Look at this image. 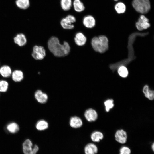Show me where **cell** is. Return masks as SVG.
Listing matches in <instances>:
<instances>
[{
  "mask_svg": "<svg viewBox=\"0 0 154 154\" xmlns=\"http://www.w3.org/2000/svg\"><path fill=\"white\" fill-rule=\"evenodd\" d=\"M85 118L88 121L91 122L95 121L98 118V114L94 109L90 108L86 110L84 113Z\"/></svg>",
  "mask_w": 154,
  "mask_h": 154,
  "instance_id": "8",
  "label": "cell"
},
{
  "mask_svg": "<svg viewBox=\"0 0 154 154\" xmlns=\"http://www.w3.org/2000/svg\"><path fill=\"white\" fill-rule=\"evenodd\" d=\"M98 151L97 146L93 143H90L87 144L84 148L85 154H96Z\"/></svg>",
  "mask_w": 154,
  "mask_h": 154,
  "instance_id": "15",
  "label": "cell"
},
{
  "mask_svg": "<svg viewBox=\"0 0 154 154\" xmlns=\"http://www.w3.org/2000/svg\"><path fill=\"white\" fill-rule=\"evenodd\" d=\"M131 152L130 148L126 146L122 147L119 151V154H131Z\"/></svg>",
  "mask_w": 154,
  "mask_h": 154,
  "instance_id": "29",
  "label": "cell"
},
{
  "mask_svg": "<svg viewBox=\"0 0 154 154\" xmlns=\"http://www.w3.org/2000/svg\"><path fill=\"white\" fill-rule=\"evenodd\" d=\"M46 56V50L42 46L35 45L33 48L32 56L37 60L43 59Z\"/></svg>",
  "mask_w": 154,
  "mask_h": 154,
  "instance_id": "5",
  "label": "cell"
},
{
  "mask_svg": "<svg viewBox=\"0 0 154 154\" xmlns=\"http://www.w3.org/2000/svg\"><path fill=\"white\" fill-rule=\"evenodd\" d=\"M72 5L74 10L77 12H82L85 9L84 5L80 0H74L72 2Z\"/></svg>",
  "mask_w": 154,
  "mask_h": 154,
  "instance_id": "18",
  "label": "cell"
},
{
  "mask_svg": "<svg viewBox=\"0 0 154 154\" xmlns=\"http://www.w3.org/2000/svg\"><path fill=\"white\" fill-rule=\"evenodd\" d=\"M16 4L18 7L23 9H27L30 5L29 0H17Z\"/></svg>",
  "mask_w": 154,
  "mask_h": 154,
  "instance_id": "24",
  "label": "cell"
},
{
  "mask_svg": "<svg viewBox=\"0 0 154 154\" xmlns=\"http://www.w3.org/2000/svg\"><path fill=\"white\" fill-rule=\"evenodd\" d=\"M91 139L92 140L95 142H99L104 138L103 134L99 131H95L91 134Z\"/></svg>",
  "mask_w": 154,
  "mask_h": 154,
  "instance_id": "21",
  "label": "cell"
},
{
  "mask_svg": "<svg viewBox=\"0 0 154 154\" xmlns=\"http://www.w3.org/2000/svg\"><path fill=\"white\" fill-rule=\"evenodd\" d=\"M60 4L62 9L65 11L70 10L72 6V0H60Z\"/></svg>",
  "mask_w": 154,
  "mask_h": 154,
  "instance_id": "23",
  "label": "cell"
},
{
  "mask_svg": "<svg viewBox=\"0 0 154 154\" xmlns=\"http://www.w3.org/2000/svg\"><path fill=\"white\" fill-rule=\"evenodd\" d=\"M151 148L153 151H154V143H153L151 145Z\"/></svg>",
  "mask_w": 154,
  "mask_h": 154,
  "instance_id": "31",
  "label": "cell"
},
{
  "mask_svg": "<svg viewBox=\"0 0 154 154\" xmlns=\"http://www.w3.org/2000/svg\"><path fill=\"white\" fill-rule=\"evenodd\" d=\"M69 124L72 127L77 128L82 126L83 122L80 118L77 116H74L70 118Z\"/></svg>",
  "mask_w": 154,
  "mask_h": 154,
  "instance_id": "13",
  "label": "cell"
},
{
  "mask_svg": "<svg viewBox=\"0 0 154 154\" xmlns=\"http://www.w3.org/2000/svg\"><path fill=\"white\" fill-rule=\"evenodd\" d=\"M12 73L11 67L8 65H4L0 68V74L3 77L8 78L11 76Z\"/></svg>",
  "mask_w": 154,
  "mask_h": 154,
  "instance_id": "17",
  "label": "cell"
},
{
  "mask_svg": "<svg viewBox=\"0 0 154 154\" xmlns=\"http://www.w3.org/2000/svg\"><path fill=\"white\" fill-rule=\"evenodd\" d=\"M9 84L7 81L4 80H0V92H6L7 90Z\"/></svg>",
  "mask_w": 154,
  "mask_h": 154,
  "instance_id": "28",
  "label": "cell"
},
{
  "mask_svg": "<svg viewBox=\"0 0 154 154\" xmlns=\"http://www.w3.org/2000/svg\"><path fill=\"white\" fill-rule=\"evenodd\" d=\"M48 47L50 51L57 57L67 56L70 49V45L67 42L64 41L63 44H61L58 38L55 37H52L49 39Z\"/></svg>",
  "mask_w": 154,
  "mask_h": 154,
  "instance_id": "1",
  "label": "cell"
},
{
  "mask_svg": "<svg viewBox=\"0 0 154 154\" xmlns=\"http://www.w3.org/2000/svg\"><path fill=\"white\" fill-rule=\"evenodd\" d=\"M13 40L15 44L20 47L25 46L27 42L26 37L22 33L17 34L14 37Z\"/></svg>",
  "mask_w": 154,
  "mask_h": 154,
  "instance_id": "11",
  "label": "cell"
},
{
  "mask_svg": "<svg viewBox=\"0 0 154 154\" xmlns=\"http://www.w3.org/2000/svg\"><path fill=\"white\" fill-rule=\"evenodd\" d=\"M33 147L32 141L29 139H26L22 144V149L23 153L30 154Z\"/></svg>",
  "mask_w": 154,
  "mask_h": 154,
  "instance_id": "14",
  "label": "cell"
},
{
  "mask_svg": "<svg viewBox=\"0 0 154 154\" xmlns=\"http://www.w3.org/2000/svg\"><path fill=\"white\" fill-rule=\"evenodd\" d=\"M143 92L145 97L150 100H153L154 98V91L150 90L147 85H145L143 89Z\"/></svg>",
  "mask_w": 154,
  "mask_h": 154,
  "instance_id": "19",
  "label": "cell"
},
{
  "mask_svg": "<svg viewBox=\"0 0 154 154\" xmlns=\"http://www.w3.org/2000/svg\"><path fill=\"white\" fill-rule=\"evenodd\" d=\"M82 23L84 26L88 28H91L95 26L96 20L93 16L88 15L84 17L82 20Z\"/></svg>",
  "mask_w": 154,
  "mask_h": 154,
  "instance_id": "9",
  "label": "cell"
},
{
  "mask_svg": "<svg viewBox=\"0 0 154 154\" xmlns=\"http://www.w3.org/2000/svg\"><path fill=\"white\" fill-rule=\"evenodd\" d=\"M11 76L12 80L15 82H19L24 78L23 72L20 70H16L12 72Z\"/></svg>",
  "mask_w": 154,
  "mask_h": 154,
  "instance_id": "16",
  "label": "cell"
},
{
  "mask_svg": "<svg viewBox=\"0 0 154 154\" xmlns=\"http://www.w3.org/2000/svg\"><path fill=\"white\" fill-rule=\"evenodd\" d=\"M114 0L115 1H118V0Z\"/></svg>",
  "mask_w": 154,
  "mask_h": 154,
  "instance_id": "32",
  "label": "cell"
},
{
  "mask_svg": "<svg viewBox=\"0 0 154 154\" xmlns=\"http://www.w3.org/2000/svg\"><path fill=\"white\" fill-rule=\"evenodd\" d=\"M39 149L38 145H35L33 146L32 149L30 154H36Z\"/></svg>",
  "mask_w": 154,
  "mask_h": 154,
  "instance_id": "30",
  "label": "cell"
},
{
  "mask_svg": "<svg viewBox=\"0 0 154 154\" xmlns=\"http://www.w3.org/2000/svg\"><path fill=\"white\" fill-rule=\"evenodd\" d=\"M34 96L38 102L41 104L46 103L48 98L47 95L40 90H38L35 91Z\"/></svg>",
  "mask_w": 154,
  "mask_h": 154,
  "instance_id": "10",
  "label": "cell"
},
{
  "mask_svg": "<svg viewBox=\"0 0 154 154\" xmlns=\"http://www.w3.org/2000/svg\"><path fill=\"white\" fill-rule=\"evenodd\" d=\"M132 5L136 11L142 14L147 13L151 9L149 0H133Z\"/></svg>",
  "mask_w": 154,
  "mask_h": 154,
  "instance_id": "3",
  "label": "cell"
},
{
  "mask_svg": "<svg viewBox=\"0 0 154 154\" xmlns=\"http://www.w3.org/2000/svg\"><path fill=\"white\" fill-rule=\"evenodd\" d=\"M116 140L121 144L125 143L127 139V135L126 132L123 129L117 130L115 135Z\"/></svg>",
  "mask_w": 154,
  "mask_h": 154,
  "instance_id": "7",
  "label": "cell"
},
{
  "mask_svg": "<svg viewBox=\"0 0 154 154\" xmlns=\"http://www.w3.org/2000/svg\"><path fill=\"white\" fill-rule=\"evenodd\" d=\"M115 9L117 13L118 14L124 13L126 10L125 5L122 2H119L115 5Z\"/></svg>",
  "mask_w": 154,
  "mask_h": 154,
  "instance_id": "25",
  "label": "cell"
},
{
  "mask_svg": "<svg viewBox=\"0 0 154 154\" xmlns=\"http://www.w3.org/2000/svg\"><path fill=\"white\" fill-rule=\"evenodd\" d=\"M91 44L93 49L96 52L103 53L108 48V40L104 35L94 37L92 39Z\"/></svg>",
  "mask_w": 154,
  "mask_h": 154,
  "instance_id": "2",
  "label": "cell"
},
{
  "mask_svg": "<svg viewBox=\"0 0 154 154\" xmlns=\"http://www.w3.org/2000/svg\"><path fill=\"white\" fill-rule=\"evenodd\" d=\"M36 129L39 131L45 130L48 127V124L45 120H40L37 122L36 124Z\"/></svg>",
  "mask_w": 154,
  "mask_h": 154,
  "instance_id": "22",
  "label": "cell"
},
{
  "mask_svg": "<svg viewBox=\"0 0 154 154\" xmlns=\"http://www.w3.org/2000/svg\"><path fill=\"white\" fill-rule=\"evenodd\" d=\"M6 129L9 132L13 134L17 133L19 130V128L17 123L12 122L7 125Z\"/></svg>",
  "mask_w": 154,
  "mask_h": 154,
  "instance_id": "20",
  "label": "cell"
},
{
  "mask_svg": "<svg viewBox=\"0 0 154 154\" xmlns=\"http://www.w3.org/2000/svg\"><path fill=\"white\" fill-rule=\"evenodd\" d=\"M106 111L109 112L110 110L114 106V100L112 99H108L106 100L104 103Z\"/></svg>",
  "mask_w": 154,
  "mask_h": 154,
  "instance_id": "27",
  "label": "cell"
},
{
  "mask_svg": "<svg viewBox=\"0 0 154 154\" xmlns=\"http://www.w3.org/2000/svg\"><path fill=\"white\" fill-rule=\"evenodd\" d=\"M135 26L138 30L141 31L149 28L150 24L149 23V19L144 15L142 14L140 16L138 21L136 23Z\"/></svg>",
  "mask_w": 154,
  "mask_h": 154,
  "instance_id": "6",
  "label": "cell"
},
{
  "mask_svg": "<svg viewBox=\"0 0 154 154\" xmlns=\"http://www.w3.org/2000/svg\"><path fill=\"white\" fill-rule=\"evenodd\" d=\"M76 21V17L72 15H68L61 20L60 24L62 27L66 29H71L74 28L73 24Z\"/></svg>",
  "mask_w": 154,
  "mask_h": 154,
  "instance_id": "4",
  "label": "cell"
},
{
  "mask_svg": "<svg viewBox=\"0 0 154 154\" xmlns=\"http://www.w3.org/2000/svg\"><path fill=\"white\" fill-rule=\"evenodd\" d=\"M74 40L76 45L79 46H82L86 44L87 38L83 33L79 32L76 34Z\"/></svg>",
  "mask_w": 154,
  "mask_h": 154,
  "instance_id": "12",
  "label": "cell"
},
{
  "mask_svg": "<svg viewBox=\"0 0 154 154\" xmlns=\"http://www.w3.org/2000/svg\"><path fill=\"white\" fill-rule=\"evenodd\" d=\"M119 75L123 78H126L128 75V71L127 68L124 66H121L118 69Z\"/></svg>",
  "mask_w": 154,
  "mask_h": 154,
  "instance_id": "26",
  "label": "cell"
}]
</instances>
